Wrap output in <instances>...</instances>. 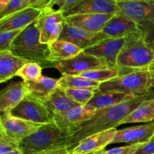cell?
Segmentation results:
<instances>
[{
  "label": "cell",
  "instance_id": "ffe728a7",
  "mask_svg": "<svg viewBox=\"0 0 154 154\" xmlns=\"http://www.w3.org/2000/svg\"><path fill=\"white\" fill-rule=\"evenodd\" d=\"M117 2L114 0H82L70 10L65 12V17L70 15L84 14H111L118 13Z\"/></svg>",
  "mask_w": 154,
  "mask_h": 154
},
{
  "label": "cell",
  "instance_id": "9c48e42d",
  "mask_svg": "<svg viewBox=\"0 0 154 154\" xmlns=\"http://www.w3.org/2000/svg\"><path fill=\"white\" fill-rule=\"evenodd\" d=\"M108 67V64L105 60L87 54L84 51L73 58L57 63L54 68L62 75H80L93 69Z\"/></svg>",
  "mask_w": 154,
  "mask_h": 154
},
{
  "label": "cell",
  "instance_id": "30bf717a",
  "mask_svg": "<svg viewBox=\"0 0 154 154\" xmlns=\"http://www.w3.org/2000/svg\"><path fill=\"white\" fill-rule=\"evenodd\" d=\"M10 113L14 117L37 124L53 123V117L42 101L29 95Z\"/></svg>",
  "mask_w": 154,
  "mask_h": 154
},
{
  "label": "cell",
  "instance_id": "7c38bea8",
  "mask_svg": "<svg viewBox=\"0 0 154 154\" xmlns=\"http://www.w3.org/2000/svg\"><path fill=\"white\" fill-rule=\"evenodd\" d=\"M60 40L66 41L86 50L106 39L102 32H92L65 23Z\"/></svg>",
  "mask_w": 154,
  "mask_h": 154
},
{
  "label": "cell",
  "instance_id": "e0dca14e",
  "mask_svg": "<svg viewBox=\"0 0 154 154\" xmlns=\"http://www.w3.org/2000/svg\"><path fill=\"white\" fill-rule=\"evenodd\" d=\"M42 8L30 6L7 17L1 19L0 32L23 29L37 20L42 15Z\"/></svg>",
  "mask_w": 154,
  "mask_h": 154
},
{
  "label": "cell",
  "instance_id": "f35d334b",
  "mask_svg": "<svg viewBox=\"0 0 154 154\" xmlns=\"http://www.w3.org/2000/svg\"><path fill=\"white\" fill-rule=\"evenodd\" d=\"M29 6L42 8L46 5L48 0H29Z\"/></svg>",
  "mask_w": 154,
  "mask_h": 154
},
{
  "label": "cell",
  "instance_id": "7dc6e473",
  "mask_svg": "<svg viewBox=\"0 0 154 154\" xmlns=\"http://www.w3.org/2000/svg\"><path fill=\"white\" fill-rule=\"evenodd\" d=\"M103 151H104V150H103ZM103 151H102V153H103ZM102 153H101V154H102Z\"/></svg>",
  "mask_w": 154,
  "mask_h": 154
},
{
  "label": "cell",
  "instance_id": "f546056e",
  "mask_svg": "<svg viewBox=\"0 0 154 154\" xmlns=\"http://www.w3.org/2000/svg\"><path fill=\"white\" fill-rule=\"evenodd\" d=\"M42 67L38 63L29 62L18 71L16 76L22 78L23 81H34L42 76Z\"/></svg>",
  "mask_w": 154,
  "mask_h": 154
},
{
  "label": "cell",
  "instance_id": "d4e9b609",
  "mask_svg": "<svg viewBox=\"0 0 154 154\" xmlns=\"http://www.w3.org/2000/svg\"><path fill=\"white\" fill-rule=\"evenodd\" d=\"M29 96L42 101L59 87V79L42 75L34 81H26Z\"/></svg>",
  "mask_w": 154,
  "mask_h": 154
},
{
  "label": "cell",
  "instance_id": "4dcf8cb0",
  "mask_svg": "<svg viewBox=\"0 0 154 154\" xmlns=\"http://www.w3.org/2000/svg\"><path fill=\"white\" fill-rule=\"evenodd\" d=\"M28 7H30L29 0H9L5 8L0 11V20L7 17Z\"/></svg>",
  "mask_w": 154,
  "mask_h": 154
},
{
  "label": "cell",
  "instance_id": "2e32d148",
  "mask_svg": "<svg viewBox=\"0 0 154 154\" xmlns=\"http://www.w3.org/2000/svg\"><path fill=\"white\" fill-rule=\"evenodd\" d=\"M101 32L106 38H123L141 31L136 23L120 14H115Z\"/></svg>",
  "mask_w": 154,
  "mask_h": 154
},
{
  "label": "cell",
  "instance_id": "5b68a950",
  "mask_svg": "<svg viewBox=\"0 0 154 154\" xmlns=\"http://www.w3.org/2000/svg\"><path fill=\"white\" fill-rule=\"evenodd\" d=\"M154 89V79L149 71H138L120 75L111 81L102 83L99 91H113L138 96Z\"/></svg>",
  "mask_w": 154,
  "mask_h": 154
},
{
  "label": "cell",
  "instance_id": "7402d4cb",
  "mask_svg": "<svg viewBox=\"0 0 154 154\" xmlns=\"http://www.w3.org/2000/svg\"><path fill=\"white\" fill-rule=\"evenodd\" d=\"M135 97L137 96L125 94V93H119V92H102L98 90L94 97L90 101L87 106L90 107L97 111V110L115 106L124 102L132 100Z\"/></svg>",
  "mask_w": 154,
  "mask_h": 154
},
{
  "label": "cell",
  "instance_id": "f6af8a7d",
  "mask_svg": "<svg viewBox=\"0 0 154 154\" xmlns=\"http://www.w3.org/2000/svg\"><path fill=\"white\" fill-rule=\"evenodd\" d=\"M148 1H150V2H154V0H148Z\"/></svg>",
  "mask_w": 154,
  "mask_h": 154
},
{
  "label": "cell",
  "instance_id": "cb8c5ba5",
  "mask_svg": "<svg viewBox=\"0 0 154 154\" xmlns=\"http://www.w3.org/2000/svg\"><path fill=\"white\" fill-rule=\"evenodd\" d=\"M49 49L50 61L55 64L73 58L84 51L82 48L77 45L60 39L50 45Z\"/></svg>",
  "mask_w": 154,
  "mask_h": 154
},
{
  "label": "cell",
  "instance_id": "8992f818",
  "mask_svg": "<svg viewBox=\"0 0 154 154\" xmlns=\"http://www.w3.org/2000/svg\"><path fill=\"white\" fill-rule=\"evenodd\" d=\"M118 13L136 23L154 48V2L148 0L117 2Z\"/></svg>",
  "mask_w": 154,
  "mask_h": 154
},
{
  "label": "cell",
  "instance_id": "7a4b0ae2",
  "mask_svg": "<svg viewBox=\"0 0 154 154\" xmlns=\"http://www.w3.org/2000/svg\"><path fill=\"white\" fill-rule=\"evenodd\" d=\"M154 61V48L143 33L126 38V42L117 61L120 75L138 71H149Z\"/></svg>",
  "mask_w": 154,
  "mask_h": 154
},
{
  "label": "cell",
  "instance_id": "4fadbf2b",
  "mask_svg": "<svg viewBox=\"0 0 154 154\" xmlns=\"http://www.w3.org/2000/svg\"><path fill=\"white\" fill-rule=\"evenodd\" d=\"M126 42V38H106L94 46L84 50L86 53L102 59L108 67H117V58Z\"/></svg>",
  "mask_w": 154,
  "mask_h": 154
},
{
  "label": "cell",
  "instance_id": "1f68e13d",
  "mask_svg": "<svg viewBox=\"0 0 154 154\" xmlns=\"http://www.w3.org/2000/svg\"><path fill=\"white\" fill-rule=\"evenodd\" d=\"M23 29L0 32V52L10 51L11 45Z\"/></svg>",
  "mask_w": 154,
  "mask_h": 154
},
{
  "label": "cell",
  "instance_id": "ba28073f",
  "mask_svg": "<svg viewBox=\"0 0 154 154\" xmlns=\"http://www.w3.org/2000/svg\"><path fill=\"white\" fill-rule=\"evenodd\" d=\"M42 125L14 117L10 112L2 113L0 117V134L5 135L14 142L20 144L24 138L32 135Z\"/></svg>",
  "mask_w": 154,
  "mask_h": 154
},
{
  "label": "cell",
  "instance_id": "ac0fdd59",
  "mask_svg": "<svg viewBox=\"0 0 154 154\" xmlns=\"http://www.w3.org/2000/svg\"><path fill=\"white\" fill-rule=\"evenodd\" d=\"M114 15L111 14H84L70 15L66 17L65 23L92 32H101L107 23Z\"/></svg>",
  "mask_w": 154,
  "mask_h": 154
},
{
  "label": "cell",
  "instance_id": "5bb4252c",
  "mask_svg": "<svg viewBox=\"0 0 154 154\" xmlns=\"http://www.w3.org/2000/svg\"><path fill=\"white\" fill-rule=\"evenodd\" d=\"M117 132V129H111L87 137L80 141L69 154H87L102 151L107 146L112 144Z\"/></svg>",
  "mask_w": 154,
  "mask_h": 154
},
{
  "label": "cell",
  "instance_id": "277c9868",
  "mask_svg": "<svg viewBox=\"0 0 154 154\" xmlns=\"http://www.w3.org/2000/svg\"><path fill=\"white\" fill-rule=\"evenodd\" d=\"M72 132L59 128L53 123L44 124L19 144L23 154H37L47 150L68 147Z\"/></svg>",
  "mask_w": 154,
  "mask_h": 154
},
{
  "label": "cell",
  "instance_id": "e575fe53",
  "mask_svg": "<svg viewBox=\"0 0 154 154\" xmlns=\"http://www.w3.org/2000/svg\"><path fill=\"white\" fill-rule=\"evenodd\" d=\"M135 154H154V141L143 144Z\"/></svg>",
  "mask_w": 154,
  "mask_h": 154
},
{
  "label": "cell",
  "instance_id": "d6986e66",
  "mask_svg": "<svg viewBox=\"0 0 154 154\" xmlns=\"http://www.w3.org/2000/svg\"><path fill=\"white\" fill-rule=\"evenodd\" d=\"M29 95L25 81L11 82L0 93V111L10 112Z\"/></svg>",
  "mask_w": 154,
  "mask_h": 154
},
{
  "label": "cell",
  "instance_id": "9a60e30c",
  "mask_svg": "<svg viewBox=\"0 0 154 154\" xmlns=\"http://www.w3.org/2000/svg\"><path fill=\"white\" fill-rule=\"evenodd\" d=\"M153 136L154 121L117 130L112 144H144L150 142Z\"/></svg>",
  "mask_w": 154,
  "mask_h": 154
},
{
  "label": "cell",
  "instance_id": "484cf974",
  "mask_svg": "<svg viewBox=\"0 0 154 154\" xmlns=\"http://www.w3.org/2000/svg\"><path fill=\"white\" fill-rule=\"evenodd\" d=\"M154 121V98L144 100L138 105L124 120L121 125L127 123H150Z\"/></svg>",
  "mask_w": 154,
  "mask_h": 154
},
{
  "label": "cell",
  "instance_id": "bcb514c9",
  "mask_svg": "<svg viewBox=\"0 0 154 154\" xmlns=\"http://www.w3.org/2000/svg\"><path fill=\"white\" fill-rule=\"evenodd\" d=\"M151 141H154V136L153 137V138H152V140H151Z\"/></svg>",
  "mask_w": 154,
  "mask_h": 154
},
{
  "label": "cell",
  "instance_id": "ee69618b",
  "mask_svg": "<svg viewBox=\"0 0 154 154\" xmlns=\"http://www.w3.org/2000/svg\"><path fill=\"white\" fill-rule=\"evenodd\" d=\"M103 151V150H102ZM102 151H100V152H97V153H87V154H101L102 153Z\"/></svg>",
  "mask_w": 154,
  "mask_h": 154
},
{
  "label": "cell",
  "instance_id": "6da1fadb",
  "mask_svg": "<svg viewBox=\"0 0 154 154\" xmlns=\"http://www.w3.org/2000/svg\"><path fill=\"white\" fill-rule=\"evenodd\" d=\"M151 98H154V90L115 106L97 110L96 114L91 119L82 123L75 131L69 142L68 150L70 151L80 141L87 137L108 129H117V126L121 125L122 121L139 104Z\"/></svg>",
  "mask_w": 154,
  "mask_h": 154
},
{
  "label": "cell",
  "instance_id": "7bdbcfd3",
  "mask_svg": "<svg viewBox=\"0 0 154 154\" xmlns=\"http://www.w3.org/2000/svg\"><path fill=\"white\" fill-rule=\"evenodd\" d=\"M116 2H133V1H141V0H114Z\"/></svg>",
  "mask_w": 154,
  "mask_h": 154
},
{
  "label": "cell",
  "instance_id": "83f0119b",
  "mask_svg": "<svg viewBox=\"0 0 154 154\" xmlns=\"http://www.w3.org/2000/svg\"><path fill=\"white\" fill-rule=\"evenodd\" d=\"M120 75V71L116 68H104V69H93L89 72L81 74L79 76L90 80V81L99 82L100 84L111 81Z\"/></svg>",
  "mask_w": 154,
  "mask_h": 154
},
{
  "label": "cell",
  "instance_id": "3957f363",
  "mask_svg": "<svg viewBox=\"0 0 154 154\" xmlns=\"http://www.w3.org/2000/svg\"><path fill=\"white\" fill-rule=\"evenodd\" d=\"M9 51L23 60L38 63L42 69L55 67V63L49 60V45L41 42L37 20L21 31L12 42Z\"/></svg>",
  "mask_w": 154,
  "mask_h": 154
},
{
  "label": "cell",
  "instance_id": "ab89813d",
  "mask_svg": "<svg viewBox=\"0 0 154 154\" xmlns=\"http://www.w3.org/2000/svg\"><path fill=\"white\" fill-rule=\"evenodd\" d=\"M9 0H0V11L3 10L7 4L8 3Z\"/></svg>",
  "mask_w": 154,
  "mask_h": 154
},
{
  "label": "cell",
  "instance_id": "74e56055",
  "mask_svg": "<svg viewBox=\"0 0 154 154\" xmlns=\"http://www.w3.org/2000/svg\"><path fill=\"white\" fill-rule=\"evenodd\" d=\"M81 1H82V0H67L66 4H65V5L63 6V8L60 9V11H62L63 13H65V12H66L67 11L70 10V9L72 8H73L74 6L76 5L77 4L81 2ZM59 10H60V9H59Z\"/></svg>",
  "mask_w": 154,
  "mask_h": 154
},
{
  "label": "cell",
  "instance_id": "60d3db41",
  "mask_svg": "<svg viewBox=\"0 0 154 154\" xmlns=\"http://www.w3.org/2000/svg\"><path fill=\"white\" fill-rule=\"evenodd\" d=\"M5 154H23V152L21 151L20 149L17 148V149H16V150H12V151L8 152V153H6Z\"/></svg>",
  "mask_w": 154,
  "mask_h": 154
},
{
  "label": "cell",
  "instance_id": "d590c367",
  "mask_svg": "<svg viewBox=\"0 0 154 154\" xmlns=\"http://www.w3.org/2000/svg\"><path fill=\"white\" fill-rule=\"evenodd\" d=\"M67 0H48V3L46 5L44 8H54V6H58V9H62L63 6L66 4Z\"/></svg>",
  "mask_w": 154,
  "mask_h": 154
},
{
  "label": "cell",
  "instance_id": "52a82bcc",
  "mask_svg": "<svg viewBox=\"0 0 154 154\" xmlns=\"http://www.w3.org/2000/svg\"><path fill=\"white\" fill-rule=\"evenodd\" d=\"M42 15L37 20L40 29L41 42L50 45L60 38L66 17L62 11L43 8Z\"/></svg>",
  "mask_w": 154,
  "mask_h": 154
},
{
  "label": "cell",
  "instance_id": "4316f807",
  "mask_svg": "<svg viewBox=\"0 0 154 154\" xmlns=\"http://www.w3.org/2000/svg\"><path fill=\"white\" fill-rule=\"evenodd\" d=\"M100 83L95 82L79 75H62L59 78V87L61 89L71 88H96L99 89Z\"/></svg>",
  "mask_w": 154,
  "mask_h": 154
},
{
  "label": "cell",
  "instance_id": "b9f144b4",
  "mask_svg": "<svg viewBox=\"0 0 154 154\" xmlns=\"http://www.w3.org/2000/svg\"><path fill=\"white\" fill-rule=\"evenodd\" d=\"M149 72H150V73H151L152 76H153V79H154V61H153V64H152L151 66H150V69H149Z\"/></svg>",
  "mask_w": 154,
  "mask_h": 154
},
{
  "label": "cell",
  "instance_id": "8fae6325",
  "mask_svg": "<svg viewBox=\"0 0 154 154\" xmlns=\"http://www.w3.org/2000/svg\"><path fill=\"white\" fill-rule=\"evenodd\" d=\"M96 110L87 105H78L65 114L54 116L53 122L60 129L72 132L73 135L75 131L82 123L91 119L96 114Z\"/></svg>",
  "mask_w": 154,
  "mask_h": 154
},
{
  "label": "cell",
  "instance_id": "836d02e7",
  "mask_svg": "<svg viewBox=\"0 0 154 154\" xmlns=\"http://www.w3.org/2000/svg\"><path fill=\"white\" fill-rule=\"evenodd\" d=\"M19 148V144L14 142L5 135L0 134V154H5Z\"/></svg>",
  "mask_w": 154,
  "mask_h": 154
},
{
  "label": "cell",
  "instance_id": "d6a6232c",
  "mask_svg": "<svg viewBox=\"0 0 154 154\" xmlns=\"http://www.w3.org/2000/svg\"><path fill=\"white\" fill-rule=\"evenodd\" d=\"M145 144V143H144ZM144 144H129L123 147H115L108 150H104L102 154H135Z\"/></svg>",
  "mask_w": 154,
  "mask_h": 154
},
{
  "label": "cell",
  "instance_id": "44dd1931",
  "mask_svg": "<svg viewBox=\"0 0 154 154\" xmlns=\"http://www.w3.org/2000/svg\"><path fill=\"white\" fill-rule=\"evenodd\" d=\"M42 102L53 117L65 114L78 106V104L68 97L64 90L60 87L56 89L48 97Z\"/></svg>",
  "mask_w": 154,
  "mask_h": 154
},
{
  "label": "cell",
  "instance_id": "8d00e7d4",
  "mask_svg": "<svg viewBox=\"0 0 154 154\" xmlns=\"http://www.w3.org/2000/svg\"><path fill=\"white\" fill-rule=\"evenodd\" d=\"M69 150H68V147H62V148L54 149V150H47V151L42 152L37 154H69Z\"/></svg>",
  "mask_w": 154,
  "mask_h": 154
},
{
  "label": "cell",
  "instance_id": "603a6c76",
  "mask_svg": "<svg viewBox=\"0 0 154 154\" xmlns=\"http://www.w3.org/2000/svg\"><path fill=\"white\" fill-rule=\"evenodd\" d=\"M28 61L14 55L10 51L0 52V83L16 76L18 71Z\"/></svg>",
  "mask_w": 154,
  "mask_h": 154
},
{
  "label": "cell",
  "instance_id": "f1b7e54d",
  "mask_svg": "<svg viewBox=\"0 0 154 154\" xmlns=\"http://www.w3.org/2000/svg\"><path fill=\"white\" fill-rule=\"evenodd\" d=\"M97 90L96 88H71L64 91L68 97L78 105L86 106L94 97Z\"/></svg>",
  "mask_w": 154,
  "mask_h": 154
}]
</instances>
